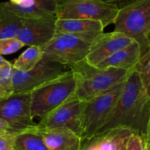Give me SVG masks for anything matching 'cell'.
Instances as JSON below:
<instances>
[{
    "label": "cell",
    "mask_w": 150,
    "mask_h": 150,
    "mask_svg": "<svg viewBox=\"0 0 150 150\" xmlns=\"http://www.w3.org/2000/svg\"><path fill=\"white\" fill-rule=\"evenodd\" d=\"M126 80L117 83L101 95L84 101L81 115V138L82 141L95 136L102 127L115 108Z\"/></svg>",
    "instance_id": "cell-5"
},
{
    "label": "cell",
    "mask_w": 150,
    "mask_h": 150,
    "mask_svg": "<svg viewBox=\"0 0 150 150\" xmlns=\"http://www.w3.org/2000/svg\"><path fill=\"white\" fill-rule=\"evenodd\" d=\"M114 23V32L124 34L139 44L142 56L149 49L150 0H141L119 9Z\"/></svg>",
    "instance_id": "cell-4"
},
{
    "label": "cell",
    "mask_w": 150,
    "mask_h": 150,
    "mask_svg": "<svg viewBox=\"0 0 150 150\" xmlns=\"http://www.w3.org/2000/svg\"><path fill=\"white\" fill-rule=\"evenodd\" d=\"M76 81L69 70L62 76L40 85L30 92L32 118H42L75 95Z\"/></svg>",
    "instance_id": "cell-3"
},
{
    "label": "cell",
    "mask_w": 150,
    "mask_h": 150,
    "mask_svg": "<svg viewBox=\"0 0 150 150\" xmlns=\"http://www.w3.org/2000/svg\"><path fill=\"white\" fill-rule=\"evenodd\" d=\"M12 93H9V92H6L4 89H2L1 88H0V101H1L2 100L5 99L6 98L9 96V95H11Z\"/></svg>",
    "instance_id": "cell-29"
},
{
    "label": "cell",
    "mask_w": 150,
    "mask_h": 150,
    "mask_svg": "<svg viewBox=\"0 0 150 150\" xmlns=\"http://www.w3.org/2000/svg\"><path fill=\"white\" fill-rule=\"evenodd\" d=\"M149 115L150 98L139 75L133 70L126 80L115 108L96 134L114 129H128L144 142Z\"/></svg>",
    "instance_id": "cell-1"
},
{
    "label": "cell",
    "mask_w": 150,
    "mask_h": 150,
    "mask_svg": "<svg viewBox=\"0 0 150 150\" xmlns=\"http://www.w3.org/2000/svg\"><path fill=\"white\" fill-rule=\"evenodd\" d=\"M145 89H146V94H147L148 96H149L150 98V80H149V83H148L147 85H146V87H145Z\"/></svg>",
    "instance_id": "cell-30"
},
{
    "label": "cell",
    "mask_w": 150,
    "mask_h": 150,
    "mask_svg": "<svg viewBox=\"0 0 150 150\" xmlns=\"http://www.w3.org/2000/svg\"><path fill=\"white\" fill-rule=\"evenodd\" d=\"M15 69L10 62L0 65V88L9 93H13V79Z\"/></svg>",
    "instance_id": "cell-20"
},
{
    "label": "cell",
    "mask_w": 150,
    "mask_h": 150,
    "mask_svg": "<svg viewBox=\"0 0 150 150\" xmlns=\"http://www.w3.org/2000/svg\"><path fill=\"white\" fill-rule=\"evenodd\" d=\"M35 0H9V2L13 5L21 7H28L32 5Z\"/></svg>",
    "instance_id": "cell-26"
},
{
    "label": "cell",
    "mask_w": 150,
    "mask_h": 150,
    "mask_svg": "<svg viewBox=\"0 0 150 150\" xmlns=\"http://www.w3.org/2000/svg\"><path fill=\"white\" fill-rule=\"evenodd\" d=\"M103 29L99 21L57 18L56 21V33L73 35L90 44L103 33Z\"/></svg>",
    "instance_id": "cell-13"
},
{
    "label": "cell",
    "mask_w": 150,
    "mask_h": 150,
    "mask_svg": "<svg viewBox=\"0 0 150 150\" xmlns=\"http://www.w3.org/2000/svg\"><path fill=\"white\" fill-rule=\"evenodd\" d=\"M23 18L13 13L6 4L0 2V40L16 38Z\"/></svg>",
    "instance_id": "cell-17"
},
{
    "label": "cell",
    "mask_w": 150,
    "mask_h": 150,
    "mask_svg": "<svg viewBox=\"0 0 150 150\" xmlns=\"http://www.w3.org/2000/svg\"><path fill=\"white\" fill-rule=\"evenodd\" d=\"M102 1L114 4V5L117 6L119 9H121L122 7H126V6L130 5L133 3L141 1V0H102Z\"/></svg>",
    "instance_id": "cell-25"
},
{
    "label": "cell",
    "mask_w": 150,
    "mask_h": 150,
    "mask_svg": "<svg viewBox=\"0 0 150 150\" xmlns=\"http://www.w3.org/2000/svg\"><path fill=\"white\" fill-rule=\"evenodd\" d=\"M141 57L142 51L140 45L136 41H133L128 46L110 56L108 58L98 64L97 67L100 69L114 67L126 70L127 71H133Z\"/></svg>",
    "instance_id": "cell-15"
},
{
    "label": "cell",
    "mask_w": 150,
    "mask_h": 150,
    "mask_svg": "<svg viewBox=\"0 0 150 150\" xmlns=\"http://www.w3.org/2000/svg\"><path fill=\"white\" fill-rule=\"evenodd\" d=\"M24 47V45L16 38L0 40V55L14 54Z\"/></svg>",
    "instance_id": "cell-22"
},
{
    "label": "cell",
    "mask_w": 150,
    "mask_h": 150,
    "mask_svg": "<svg viewBox=\"0 0 150 150\" xmlns=\"http://www.w3.org/2000/svg\"><path fill=\"white\" fill-rule=\"evenodd\" d=\"M0 119L18 133L35 125L31 113L30 92H13L0 101Z\"/></svg>",
    "instance_id": "cell-9"
},
{
    "label": "cell",
    "mask_w": 150,
    "mask_h": 150,
    "mask_svg": "<svg viewBox=\"0 0 150 150\" xmlns=\"http://www.w3.org/2000/svg\"><path fill=\"white\" fill-rule=\"evenodd\" d=\"M61 0H35L33 4L28 7L13 5L5 1L7 7L22 18H38L57 16Z\"/></svg>",
    "instance_id": "cell-16"
},
{
    "label": "cell",
    "mask_w": 150,
    "mask_h": 150,
    "mask_svg": "<svg viewBox=\"0 0 150 150\" xmlns=\"http://www.w3.org/2000/svg\"><path fill=\"white\" fill-rule=\"evenodd\" d=\"M125 150H144V142L139 135L132 133L127 139Z\"/></svg>",
    "instance_id": "cell-23"
},
{
    "label": "cell",
    "mask_w": 150,
    "mask_h": 150,
    "mask_svg": "<svg viewBox=\"0 0 150 150\" xmlns=\"http://www.w3.org/2000/svg\"><path fill=\"white\" fill-rule=\"evenodd\" d=\"M84 101L72 96L62 105L40 119L35 125L38 129H52L65 127L81 137V115Z\"/></svg>",
    "instance_id": "cell-10"
},
{
    "label": "cell",
    "mask_w": 150,
    "mask_h": 150,
    "mask_svg": "<svg viewBox=\"0 0 150 150\" xmlns=\"http://www.w3.org/2000/svg\"><path fill=\"white\" fill-rule=\"evenodd\" d=\"M147 40H148V42H149V44L150 45V30H149V33H148V35H147Z\"/></svg>",
    "instance_id": "cell-32"
},
{
    "label": "cell",
    "mask_w": 150,
    "mask_h": 150,
    "mask_svg": "<svg viewBox=\"0 0 150 150\" xmlns=\"http://www.w3.org/2000/svg\"><path fill=\"white\" fill-rule=\"evenodd\" d=\"M144 150H150V115L146 129V139L144 141Z\"/></svg>",
    "instance_id": "cell-28"
},
{
    "label": "cell",
    "mask_w": 150,
    "mask_h": 150,
    "mask_svg": "<svg viewBox=\"0 0 150 150\" xmlns=\"http://www.w3.org/2000/svg\"><path fill=\"white\" fill-rule=\"evenodd\" d=\"M13 150H49L42 136L30 128L18 133Z\"/></svg>",
    "instance_id": "cell-18"
},
{
    "label": "cell",
    "mask_w": 150,
    "mask_h": 150,
    "mask_svg": "<svg viewBox=\"0 0 150 150\" xmlns=\"http://www.w3.org/2000/svg\"><path fill=\"white\" fill-rule=\"evenodd\" d=\"M57 20V16L23 18L16 38L23 42L24 46H43L55 35Z\"/></svg>",
    "instance_id": "cell-11"
},
{
    "label": "cell",
    "mask_w": 150,
    "mask_h": 150,
    "mask_svg": "<svg viewBox=\"0 0 150 150\" xmlns=\"http://www.w3.org/2000/svg\"><path fill=\"white\" fill-rule=\"evenodd\" d=\"M16 133V132L13 131V129L8 125V123L0 119V134H6V133Z\"/></svg>",
    "instance_id": "cell-27"
},
{
    "label": "cell",
    "mask_w": 150,
    "mask_h": 150,
    "mask_svg": "<svg viewBox=\"0 0 150 150\" xmlns=\"http://www.w3.org/2000/svg\"><path fill=\"white\" fill-rule=\"evenodd\" d=\"M76 81L75 96L87 101L126 80L132 71L108 67L100 69L82 60L70 68Z\"/></svg>",
    "instance_id": "cell-2"
},
{
    "label": "cell",
    "mask_w": 150,
    "mask_h": 150,
    "mask_svg": "<svg viewBox=\"0 0 150 150\" xmlns=\"http://www.w3.org/2000/svg\"><path fill=\"white\" fill-rule=\"evenodd\" d=\"M6 62H7V60H6L5 59L3 58L2 56L0 55V65L3 64H4V63H5Z\"/></svg>",
    "instance_id": "cell-31"
},
{
    "label": "cell",
    "mask_w": 150,
    "mask_h": 150,
    "mask_svg": "<svg viewBox=\"0 0 150 150\" xmlns=\"http://www.w3.org/2000/svg\"><path fill=\"white\" fill-rule=\"evenodd\" d=\"M30 129L42 136L49 150H80L81 147V138L70 129H38L35 125Z\"/></svg>",
    "instance_id": "cell-14"
},
{
    "label": "cell",
    "mask_w": 150,
    "mask_h": 150,
    "mask_svg": "<svg viewBox=\"0 0 150 150\" xmlns=\"http://www.w3.org/2000/svg\"><path fill=\"white\" fill-rule=\"evenodd\" d=\"M119 8L102 0H61L57 18L99 21L104 28L114 23Z\"/></svg>",
    "instance_id": "cell-6"
},
{
    "label": "cell",
    "mask_w": 150,
    "mask_h": 150,
    "mask_svg": "<svg viewBox=\"0 0 150 150\" xmlns=\"http://www.w3.org/2000/svg\"><path fill=\"white\" fill-rule=\"evenodd\" d=\"M134 70L139 75L142 83L146 87L150 80V48L141 57Z\"/></svg>",
    "instance_id": "cell-21"
},
{
    "label": "cell",
    "mask_w": 150,
    "mask_h": 150,
    "mask_svg": "<svg viewBox=\"0 0 150 150\" xmlns=\"http://www.w3.org/2000/svg\"><path fill=\"white\" fill-rule=\"evenodd\" d=\"M69 70L59 63L42 58L30 71L14 70L13 92H30L40 85L62 76Z\"/></svg>",
    "instance_id": "cell-8"
},
{
    "label": "cell",
    "mask_w": 150,
    "mask_h": 150,
    "mask_svg": "<svg viewBox=\"0 0 150 150\" xmlns=\"http://www.w3.org/2000/svg\"><path fill=\"white\" fill-rule=\"evenodd\" d=\"M42 58V52L40 47L30 46L11 63L16 70L28 72L32 70Z\"/></svg>",
    "instance_id": "cell-19"
},
{
    "label": "cell",
    "mask_w": 150,
    "mask_h": 150,
    "mask_svg": "<svg viewBox=\"0 0 150 150\" xmlns=\"http://www.w3.org/2000/svg\"><path fill=\"white\" fill-rule=\"evenodd\" d=\"M18 133L0 134V150H13L15 139Z\"/></svg>",
    "instance_id": "cell-24"
},
{
    "label": "cell",
    "mask_w": 150,
    "mask_h": 150,
    "mask_svg": "<svg viewBox=\"0 0 150 150\" xmlns=\"http://www.w3.org/2000/svg\"><path fill=\"white\" fill-rule=\"evenodd\" d=\"M91 44L68 34L55 33L52 39L40 47L42 59L58 62L68 68L84 60Z\"/></svg>",
    "instance_id": "cell-7"
},
{
    "label": "cell",
    "mask_w": 150,
    "mask_h": 150,
    "mask_svg": "<svg viewBox=\"0 0 150 150\" xmlns=\"http://www.w3.org/2000/svg\"><path fill=\"white\" fill-rule=\"evenodd\" d=\"M133 41L135 40L120 32L103 33L91 44L85 61L97 67L110 56L128 46Z\"/></svg>",
    "instance_id": "cell-12"
}]
</instances>
